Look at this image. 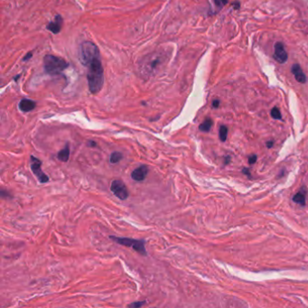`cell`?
I'll return each instance as SVG.
<instances>
[{
  "label": "cell",
  "instance_id": "cell-1",
  "mask_svg": "<svg viewBox=\"0 0 308 308\" xmlns=\"http://www.w3.org/2000/svg\"><path fill=\"white\" fill-rule=\"evenodd\" d=\"M170 59V52L158 50L146 54L138 63V72L144 79H148L159 73Z\"/></svg>",
  "mask_w": 308,
  "mask_h": 308
},
{
  "label": "cell",
  "instance_id": "cell-2",
  "mask_svg": "<svg viewBox=\"0 0 308 308\" xmlns=\"http://www.w3.org/2000/svg\"><path fill=\"white\" fill-rule=\"evenodd\" d=\"M89 71L87 74L88 85L90 91L96 94L101 91L104 83V73L101 60H95L89 66Z\"/></svg>",
  "mask_w": 308,
  "mask_h": 308
},
{
  "label": "cell",
  "instance_id": "cell-3",
  "mask_svg": "<svg viewBox=\"0 0 308 308\" xmlns=\"http://www.w3.org/2000/svg\"><path fill=\"white\" fill-rule=\"evenodd\" d=\"M79 58L83 65L89 66L92 62L101 58L98 46L91 42H84L80 44Z\"/></svg>",
  "mask_w": 308,
  "mask_h": 308
},
{
  "label": "cell",
  "instance_id": "cell-4",
  "mask_svg": "<svg viewBox=\"0 0 308 308\" xmlns=\"http://www.w3.org/2000/svg\"><path fill=\"white\" fill-rule=\"evenodd\" d=\"M44 70L49 74H59L69 66V63L63 59L54 55H45L43 58Z\"/></svg>",
  "mask_w": 308,
  "mask_h": 308
},
{
  "label": "cell",
  "instance_id": "cell-5",
  "mask_svg": "<svg viewBox=\"0 0 308 308\" xmlns=\"http://www.w3.org/2000/svg\"><path fill=\"white\" fill-rule=\"evenodd\" d=\"M109 238L114 241H116L118 244L132 248L135 251L138 252L139 254L143 256H146V250H145V241L143 240H134V239H129V238H119L116 236H109Z\"/></svg>",
  "mask_w": 308,
  "mask_h": 308
},
{
  "label": "cell",
  "instance_id": "cell-6",
  "mask_svg": "<svg viewBox=\"0 0 308 308\" xmlns=\"http://www.w3.org/2000/svg\"><path fill=\"white\" fill-rule=\"evenodd\" d=\"M110 190L116 197H118L119 200H122V201L127 200L129 195L128 190L126 184L120 180H114L111 183Z\"/></svg>",
  "mask_w": 308,
  "mask_h": 308
},
{
  "label": "cell",
  "instance_id": "cell-7",
  "mask_svg": "<svg viewBox=\"0 0 308 308\" xmlns=\"http://www.w3.org/2000/svg\"><path fill=\"white\" fill-rule=\"evenodd\" d=\"M30 165H31V170L33 171L34 174L37 177L40 183H45L49 182V177L46 175L42 171V161L38 158L34 157V156H31L30 157Z\"/></svg>",
  "mask_w": 308,
  "mask_h": 308
},
{
  "label": "cell",
  "instance_id": "cell-8",
  "mask_svg": "<svg viewBox=\"0 0 308 308\" xmlns=\"http://www.w3.org/2000/svg\"><path fill=\"white\" fill-rule=\"evenodd\" d=\"M274 58L279 63H285L287 61V58H288L287 52L286 51L284 44L280 42H277L275 43Z\"/></svg>",
  "mask_w": 308,
  "mask_h": 308
},
{
  "label": "cell",
  "instance_id": "cell-9",
  "mask_svg": "<svg viewBox=\"0 0 308 308\" xmlns=\"http://www.w3.org/2000/svg\"><path fill=\"white\" fill-rule=\"evenodd\" d=\"M148 173V168L145 166H140L139 167L136 168L131 173V178L134 181L137 182H142L145 179L146 175Z\"/></svg>",
  "mask_w": 308,
  "mask_h": 308
},
{
  "label": "cell",
  "instance_id": "cell-10",
  "mask_svg": "<svg viewBox=\"0 0 308 308\" xmlns=\"http://www.w3.org/2000/svg\"><path fill=\"white\" fill-rule=\"evenodd\" d=\"M62 26H63V18L60 15H57L54 18V21L47 25V29L51 31L53 34H58L61 31Z\"/></svg>",
  "mask_w": 308,
  "mask_h": 308
},
{
  "label": "cell",
  "instance_id": "cell-11",
  "mask_svg": "<svg viewBox=\"0 0 308 308\" xmlns=\"http://www.w3.org/2000/svg\"><path fill=\"white\" fill-rule=\"evenodd\" d=\"M291 71H292V73L294 74L296 80L298 82H300V83H306V80H307L306 76L304 73L303 70H302L301 66L299 64H297V63L294 64L292 66V68H291Z\"/></svg>",
  "mask_w": 308,
  "mask_h": 308
},
{
  "label": "cell",
  "instance_id": "cell-12",
  "mask_svg": "<svg viewBox=\"0 0 308 308\" xmlns=\"http://www.w3.org/2000/svg\"><path fill=\"white\" fill-rule=\"evenodd\" d=\"M306 196H307V189L304 186L301 188V190L293 197V201L298 204L301 205H306Z\"/></svg>",
  "mask_w": 308,
  "mask_h": 308
},
{
  "label": "cell",
  "instance_id": "cell-13",
  "mask_svg": "<svg viewBox=\"0 0 308 308\" xmlns=\"http://www.w3.org/2000/svg\"><path fill=\"white\" fill-rule=\"evenodd\" d=\"M36 103L34 102L32 100H28V99H24L22 100L20 103H19V108L23 111V112H29L32 111L35 108Z\"/></svg>",
  "mask_w": 308,
  "mask_h": 308
},
{
  "label": "cell",
  "instance_id": "cell-14",
  "mask_svg": "<svg viewBox=\"0 0 308 308\" xmlns=\"http://www.w3.org/2000/svg\"><path fill=\"white\" fill-rule=\"evenodd\" d=\"M69 157H70V146H69V144H66V145L61 151L58 152L57 158L62 162H67L69 160Z\"/></svg>",
  "mask_w": 308,
  "mask_h": 308
},
{
  "label": "cell",
  "instance_id": "cell-15",
  "mask_svg": "<svg viewBox=\"0 0 308 308\" xmlns=\"http://www.w3.org/2000/svg\"><path fill=\"white\" fill-rule=\"evenodd\" d=\"M213 125V121L210 118H206L205 120L200 125L199 129L203 132H209Z\"/></svg>",
  "mask_w": 308,
  "mask_h": 308
},
{
  "label": "cell",
  "instance_id": "cell-16",
  "mask_svg": "<svg viewBox=\"0 0 308 308\" xmlns=\"http://www.w3.org/2000/svg\"><path fill=\"white\" fill-rule=\"evenodd\" d=\"M123 158V155L120 152H113L110 155L109 157V162L110 164H118V162H120Z\"/></svg>",
  "mask_w": 308,
  "mask_h": 308
},
{
  "label": "cell",
  "instance_id": "cell-17",
  "mask_svg": "<svg viewBox=\"0 0 308 308\" xmlns=\"http://www.w3.org/2000/svg\"><path fill=\"white\" fill-rule=\"evenodd\" d=\"M228 137V128L226 126H221L220 129H219V137L221 139V141L225 142Z\"/></svg>",
  "mask_w": 308,
  "mask_h": 308
},
{
  "label": "cell",
  "instance_id": "cell-18",
  "mask_svg": "<svg viewBox=\"0 0 308 308\" xmlns=\"http://www.w3.org/2000/svg\"><path fill=\"white\" fill-rule=\"evenodd\" d=\"M270 114H271V117H272L273 118H275V119H281V118H282L281 112H280L279 108H276V107H274V108H272Z\"/></svg>",
  "mask_w": 308,
  "mask_h": 308
},
{
  "label": "cell",
  "instance_id": "cell-19",
  "mask_svg": "<svg viewBox=\"0 0 308 308\" xmlns=\"http://www.w3.org/2000/svg\"><path fill=\"white\" fill-rule=\"evenodd\" d=\"M145 304V301H140V302H134V303H131L130 305H128V307H132V308H138L141 307L142 306H144Z\"/></svg>",
  "mask_w": 308,
  "mask_h": 308
},
{
  "label": "cell",
  "instance_id": "cell-20",
  "mask_svg": "<svg viewBox=\"0 0 308 308\" xmlns=\"http://www.w3.org/2000/svg\"><path fill=\"white\" fill-rule=\"evenodd\" d=\"M214 3L218 7L221 8L224 5H226L228 3V0H214Z\"/></svg>",
  "mask_w": 308,
  "mask_h": 308
},
{
  "label": "cell",
  "instance_id": "cell-21",
  "mask_svg": "<svg viewBox=\"0 0 308 308\" xmlns=\"http://www.w3.org/2000/svg\"><path fill=\"white\" fill-rule=\"evenodd\" d=\"M257 159H258V156H257V155H252V156H250L249 157H248V164L249 165H253V164H255L256 162H257Z\"/></svg>",
  "mask_w": 308,
  "mask_h": 308
},
{
  "label": "cell",
  "instance_id": "cell-22",
  "mask_svg": "<svg viewBox=\"0 0 308 308\" xmlns=\"http://www.w3.org/2000/svg\"><path fill=\"white\" fill-rule=\"evenodd\" d=\"M220 101L219 100H215V101H212V107L213 108H219V106H220Z\"/></svg>",
  "mask_w": 308,
  "mask_h": 308
},
{
  "label": "cell",
  "instance_id": "cell-23",
  "mask_svg": "<svg viewBox=\"0 0 308 308\" xmlns=\"http://www.w3.org/2000/svg\"><path fill=\"white\" fill-rule=\"evenodd\" d=\"M87 145H88V146L94 147V146H96V145H97V143H96L95 141H92V140H91V141H89V142L87 143Z\"/></svg>",
  "mask_w": 308,
  "mask_h": 308
},
{
  "label": "cell",
  "instance_id": "cell-24",
  "mask_svg": "<svg viewBox=\"0 0 308 308\" xmlns=\"http://www.w3.org/2000/svg\"><path fill=\"white\" fill-rule=\"evenodd\" d=\"M32 55H33V53H28L26 56H25V58H24V61H27L28 59H30L31 57H32Z\"/></svg>",
  "mask_w": 308,
  "mask_h": 308
},
{
  "label": "cell",
  "instance_id": "cell-25",
  "mask_svg": "<svg viewBox=\"0 0 308 308\" xmlns=\"http://www.w3.org/2000/svg\"><path fill=\"white\" fill-rule=\"evenodd\" d=\"M242 172H243L245 174H247L248 176H249V177L251 176V174H250V172H249V170H248V168H244V169L242 170Z\"/></svg>",
  "mask_w": 308,
  "mask_h": 308
},
{
  "label": "cell",
  "instance_id": "cell-26",
  "mask_svg": "<svg viewBox=\"0 0 308 308\" xmlns=\"http://www.w3.org/2000/svg\"><path fill=\"white\" fill-rule=\"evenodd\" d=\"M273 141L271 140V141H268V143H267V146L269 147V148H270V147H272L273 146Z\"/></svg>",
  "mask_w": 308,
  "mask_h": 308
},
{
  "label": "cell",
  "instance_id": "cell-27",
  "mask_svg": "<svg viewBox=\"0 0 308 308\" xmlns=\"http://www.w3.org/2000/svg\"><path fill=\"white\" fill-rule=\"evenodd\" d=\"M232 5H233L234 9H239V8H240V3H239V2H236V3L233 4Z\"/></svg>",
  "mask_w": 308,
  "mask_h": 308
},
{
  "label": "cell",
  "instance_id": "cell-28",
  "mask_svg": "<svg viewBox=\"0 0 308 308\" xmlns=\"http://www.w3.org/2000/svg\"><path fill=\"white\" fill-rule=\"evenodd\" d=\"M230 161H231V156H226V158H225V164L226 165H228L229 163H230Z\"/></svg>",
  "mask_w": 308,
  "mask_h": 308
},
{
  "label": "cell",
  "instance_id": "cell-29",
  "mask_svg": "<svg viewBox=\"0 0 308 308\" xmlns=\"http://www.w3.org/2000/svg\"><path fill=\"white\" fill-rule=\"evenodd\" d=\"M19 77H20V75H17V76H16V77L15 78V80H17V79L19 78Z\"/></svg>",
  "mask_w": 308,
  "mask_h": 308
}]
</instances>
